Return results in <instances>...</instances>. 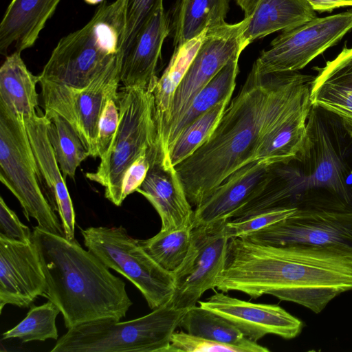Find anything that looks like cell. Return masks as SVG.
<instances>
[{"label": "cell", "mask_w": 352, "mask_h": 352, "mask_svg": "<svg viewBox=\"0 0 352 352\" xmlns=\"http://www.w3.org/2000/svg\"><path fill=\"white\" fill-rule=\"evenodd\" d=\"M314 78L298 71L261 74L252 65L209 138L175 166L192 206L199 205L228 176L252 162L271 131L311 111Z\"/></svg>", "instance_id": "1"}, {"label": "cell", "mask_w": 352, "mask_h": 352, "mask_svg": "<svg viewBox=\"0 0 352 352\" xmlns=\"http://www.w3.org/2000/svg\"><path fill=\"white\" fill-rule=\"evenodd\" d=\"M215 288L252 299L270 294L319 314L334 298L352 289V250L232 238Z\"/></svg>", "instance_id": "2"}, {"label": "cell", "mask_w": 352, "mask_h": 352, "mask_svg": "<svg viewBox=\"0 0 352 352\" xmlns=\"http://www.w3.org/2000/svg\"><path fill=\"white\" fill-rule=\"evenodd\" d=\"M277 208L352 212V126L312 105L300 150L272 164L261 190L233 215Z\"/></svg>", "instance_id": "3"}, {"label": "cell", "mask_w": 352, "mask_h": 352, "mask_svg": "<svg viewBox=\"0 0 352 352\" xmlns=\"http://www.w3.org/2000/svg\"><path fill=\"white\" fill-rule=\"evenodd\" d=\"M32 241L47 287L43 295L56 305L66 328L102 320H120L133 305L125 283L76 239L34 227Z\"/></svg>", "instance_id": "4"}, {"label": "cell", "mask_w": 352, "mask_h": 352, "mask_svg": "<svg viewBox=\"0 0 352 352\" xmlns=\"http://www.w3.org/2000/svg\"><path fill=\"white\" fill-rule=\"evenodd\" d=\"M124 32L121 0L102 1L85 25L60 38L40 80L85 88L108 69L122 65Z\"/></svg>", "instance_id": "5"}, {"label": "cell", "mask_w": 352, "mask_h": 352, "mask_svg": "<svg viewBox=\"0 0 352 352\" xmlns=\"http://www.w3.org/2000/svg\"><path fill=\"white\" fill-rule=\"evenodd\" d=\"M187 309L171 300L125 322L94 320L68 329L52 352H168L170 339Z\"/></svg>", "instance_id": "6"}, {"label": "cell", "mask_w": 352, "mask_h": 352, "mask_svg": "<svg viewBox=\"0 0 352 352\" xmlns=\"http://www.w3.org/2000/svg\"><path fill=\"white\" fill-rule=\"evenodd\" d=\"M120 91L117 131L96 170L85 175L89 180L104 186L105 197L117 206L124 201L122 185L128 168L148 149L157 148L153 91L124 87Z\"/></svg>", "instance_id": "7"}, {"label": "cell", "mask_w": 352, "mask_h": 352, "mask_svg": "<svg viewBox=\"0 0 352 352\" xmlns=\"http://www.w3.org/2000/svg\"><path fill=\"white\" fill-rule=\"evenodd\" d=\"M0 179L19 201L25 217L46 232L64 236L47 195L24 121L0 103Z\"/></svg>", "instance_id": "8"}, {"label": "cell", "mask_w": 352, "mask_h": 352, "mask_svg": "<svg viewBox=\"0 0 352 352\" xmlns=\"http://www.w3.org/2000/svg\"><path fill=\"white\" fill-rule=\"evenodd\" d=\"M80 232L87 250L131 282L150 309H155L171 300L174 272L157 263L124 227H89Z\"/></svg>", "instance_id": "9"}, {"label": "cell", "mask_w": 352, "mask_h": 352, "mask_svg": "<svg viewBox=\"0 0 352 352\" xmlns=\"http://www.w3.org/2000/svg\"><path fill=\"white\" fill-rule=\"evenodd\" d=\"M250 16L236 23H224L206 32L203 41L174 93L168 114L157 135L158 155L170 163L167 143L169 136L197 94L233 57L245 48L243 33Z\"/></svg>", "instance_id": "10"}, {"label": "cell", "mask_w": 352, "mask_h": 352, "mask_svg": "<svg viewBox=\"0 0 352 352\" xmlns=\"http://www.w3.org/2000/svg\"><path fill=\"white\" fill-rule=\"evenodd\" d=\"M352 29V10L311 20L283 30L263 50L253 66L261 74L296 72L329 47L336 45Z\"/></svg>", "instance_id": "11"}, {"label": "cell", "mask_w": 352, "mask_h": 352, "mask_svg": "<svg viewBox=\"0 0 352 352\" xmlns=\"http://www.w3.org/2000/svg\"><path fill=\"white\" fill-rule=\"evenodd\" d=\"M121 65L113 66L77 89L40 80L45 111H54L66 119L78 132L89 157H98L96 140L99 122L107 99L118 92Z\"/></svg>", "instance_id": "12"}, {"label": "cell", "mask_w": 352, "mask_h": 352, "mask_svg": "<svg viewBox=\"0 0 352 352\" xmlns=\"http://www.w3.org/2000/svg\"><path fill=\"white\" fill-rule=\"evenodd\" d=\"M227 221L192 226L187 254L174 272L175 292L170 300L175 308L188 309L196 305L205 292L215 289L230 239Z\"/></svg>", "instance_id": "13"}, {"label": "cell", "mask_w": 352, "mask_h": 352, "mask_svg": "<svg viewBox=\"0 0 352 352\" xmlns=\"http://www.w3.org/2000/svg\"><path fill=\"white\" fill-rule=\"evenodd\" d=\"M243 238L274 245L335 246L352 250V212L297 210Z\"/></svg>", "instance_id": "14"}, {"label": "cell", "mask_w": 352, "mask_h": 352, "mask_svg": "<svg viewBox=\"0 0 352 352\" xmlns=\"http://www.w3.org/2000/svg\"><path fill=\"white\" fill-rule=\"evenodd\" d=\"M199 305L234 325L248 340L256 342L267 334L289 340L298 336L303 323L278 305L242 300L215 292Z\"/></svg>", "instance_id": "15"}, {"label": "cell", "mask_w": 352, "mask_h": 352, "mask_svg": "<svg viewBox=\"0 0 352 352\" xmlns=\"http://www.w3.org/2000/svg\"><path fill=\"white\" fill-rule=\"evenodd\" d=\"M47 287L32 241L22 243L0 234V310L6 305L30 306Z\"/></svg>", "instance_id": "16"}, {"label": "cell", "mask_w": 352, "mask_h": 352, "mask_svg": "<svg viewBox=\"0 0 352 352\" xmlns=\"http://www.w3.org/2000/svg\"><path fill=\"white\" fill-rule=\"evenodd\" d=\"M163 1L146 18L124 52L120 70V82L124 87L154 90L159 78L156 69L162 45L170 31Z\"/></svg>", "instance_id": "17"}, {"label": "cell", "mask_w": 352, "mask_h": 352, "mask_svg": "<svg viewBox=\"0 0 352 352\" xmlns=\"http://www.w3.org/2000/svg\"><path fill=\"white\" fill-rule=\"evenodd\" d=\"M271 163L252 161L242 166L219 185L194 210L192 226L232 219L267 180Z\"/></svg>", "instance_id": "18"}, {"label": "cell", "mask_w": 352, "mask_h": 352, "mask_svg": "<svg viewBox=\"0 0 352 352\" xmlns=\"http://www.w3.org/2000/svg\"><path fill=\"white\" fill-rule=\"evenodd\" d=\"M38 112L23 121L46 189L50 192L49 201L58 213L65 236L74 240L76 214L73 203L47 136V118L44 113Z\"/></svg>", "instance_id": "19"}, {"label": "cell", "mask_w": 352, "mask_h": 352, "mask_svg": "<svg viewBox=\"0 0 352 352\" xmlns=\"http://www.w3.org/2000/svg\"><path fill=\"white\" fill-rule=\"evenodd\" d=\"M136 192L153 206L161 219V230L192 225L194 210L181 179L173 165L156 160Z\"/></svg>", "instance_id": "20"}, {"label": "cell", "mask_w": 352, "mask_h": 352, "mask_svg": "<svg viewBox=\"0 0 352 352\" xmlns=\"http://www.w3.org/2000/svg\"><path fill=\"white\" fill-rule=\"evenodd\" d=\"M60 0H12L0 23V52H22L35 44Z\"/></svg>", "instance_id": "21"}, {"label": "cell", "mask_w": 352, "mask_h": 352, "mask_svg": "<svg viewBox=\"0 0 352 352\" xmlns=\"http://www.w3.org/2000/svg\"><path fill=\"white\" fill-rule=\"evenodd\" d=\"M317 69L310 93L312 105L336 114L352 126V47H344Z\"/></svg>", "instance_id": "22"}, {"label": "cell", "mask_w": 352, "mask_h": 352, "mask_svg": "<svg viewBox=\"0 0 352 352\" xmlns=\"http://www.w3.org/2000/svg\"><path fill=\"white\" fill-rule=\"evenodd\" d=\"M40 77L34 75L14 51L7 55L0 68V103L23 120L36 116L38 107L36 84Z\"/></svg>", "instance_id": "23"}, {"label": "cell", "mask_w": 352, "mask_h": 352, "mask_svg": "<svg viewBox=\"0 0 352 352\" xmlns=\"http://www.w3.org/2000/svg\"><path fill=\"white\" fill-rule=\"evenodd\" d=\"M315 17L307 0H260L243 33V43L246 47L257 38L294 28Z\"/></svg>", "instance_id": "24"}, {"label": "cell", "mask_w": 352, "mask_h": 352, "mask_svg": "<svg viewBox=\"0 0 352 352\" xmlns=\"http://www.w3.org/2000/svg\"><path fill=\"white\" fill-rule=\"evenodd\" d=\"M229 3L230 0H180L174 21L175 48L224 23Z\"/></svg>", "instance_id": "25"}, {"label": "cell", "mask_w": 352, "mask_h": 352, "mask_svg": "<svg viewBox=\"0 0 352 352\" xmlns=\"http://www.w3.org/2000/svg\"><path fill=\"white\" fill-rule=\"evenodd\" d=\"M179 327L194 336L240 347L244 352L270 351L256 342L246 338L239 329L221 316L199 305L187 309Z\"/></svg>", "instance_id": "26"}, {"label": "cell", "mask_w": 352, "mask_h": 352, "mask_svg": "<svg viewBox=\"0 0 352 352\" xmlns=\"http://www.w3.org/2000/svg\"><path fill=\"white\" fill-rule=\"evenodd\" d=\"M239 56H234L230 60L194 98L188 109L169 136L167 143L168 155L172 146L189 125L220 102L231 98L239 71Z\"/></svg>", "instance_id": "27"}, {"label": "cell", "mask_w": 352, "mask_h": 352, "mask_svg": "<svg viewBox=\"0 0 352 352\" xmlns=\"http://www.w3.org/2000/svg\"><path fill=\"white\" fill-rule=\"evenodd\" d=\"M206 31L182 46L175 47L167 67L157 80L153 91L157 135L168 114L175 89L201 45Z\"/></svg>", "instance_id": "28"}, {"label": "cell", "mask_w": 352, "mask_h": 352, "mask_svg": "<svg viewBox=\"0 0 352 352\" xmlns=\"http://www.w3.org/2000/svg\"><path fill=\"white\" fill-rule=\"evenodd\" d=\"M47 136L65 179H74L80 164L89 154L78 132L63 117L52 111H45Z\"/></svg>", "instance_id": "29"}, {"label": "cell", "mask_w": 352, "mask_h": 352, "mask_svg": "<svg viewBox=\"0 0 352 352\" xmlns=\"http://www.w3.org/2000/svg\"><path fill=\"white\" fill-rule=\"evenodd\" d=\"M192 225L172 230H160L151 238L140 240L146 252L162 267L174 272L188 251Z\"/></svg>", "instance_id": "30"}, {"label": "cell", "mask_w": 352, "mask_h": 352, "mask_svg": "<svg viewBox=\"0 0 352 352\" xmlns=\"http://www.w3.org/2000/svg\"><path fill=\"white\" fill-rule=\"evenodd\" d=\"M230 98H227L197 118L179 136L169 151V160L175 166L191 155L211 135Z\"/></svg>", "instance_id": "31"}, {"label": "cell", "mask_w": 352, "mask_h": 352, "mask_svg": "<svg viewBox=\"0 0 352 352\" xmlns=\"http://www.w3.org/2000/svg\"><path fill=\"white\" fill-rule=\"evenodd\" d=\"M60 312L50 300L39 306L33 305L22 321L2 334V340L19 338L22 342L57 340L56 318Z\"/></svg>", "instance_id": "32"}, {"label": "cell", "mask_w": 352, "mask_h": 352, "mask_svg": "<svg viewBox=\"0 0 352 352\" xmlns=\"http://www.w3.org/2000/svg\"><path fill=\"white\" fill-rule=\"evenodd\" d=\"M296 210L295 208H277L245 218L231 219L226 223V232L230 239L243 238L283 220Z\"/></svg>", "instance_id": "33"}, {"label": "cell", "mask_w": 352, "mask_h": 352, "mask_svg": "<svg viewBox=\"0 0 352 352\" xmlns=\"http://www.w3.org/2000/svg\"><path fill=\"white\" fill-rule=\"evenodd\" d=\"M162 0H121L124 19L123 54L146 18Z\"/></svg>", "instance_id": "34"}, {"label": "cell", "mask_w": 352, "mask_h": 352, "mask_svg": "<svg viewBox=\"0 0 352 352\" xmlns=\"http://www.w3.org/2000/svg\"><path fill=\"white\" fill-rule=\"evenodd\" d=\"M168 352H244L238 346L217 342L184 331H175Z\"/></svg>", "instance_id": "35"}, {"label": "cell", "mask_w": 352, "mask_h": 352, "mask_svg": "<svg viewBox=\"0 0 352 352\" xmlns=\"http://www.w3.org/2000/svg\"><path fill=\"white\" fill-rule=\"evenodd\" d=\"M118 94V91L113 93L107 99L100 117L96 140L98 155L100 158L107 153L118 127L120 111Z\"/></svg>", "instance_id": "36"}, {"label": "cell", "mask_w": 352, "mask_h": 352, "mask_svg": "<svg viewBox=\"0 0 352 352\" xmlns=\"http://www.w3.org/2000/svg\"><path fill=\"white\" fill-rule=\"evenodd\" d=\"M158 159L156 148L148 149L140 155L128 168L124 174L122 185V198L136 192L144 182L152 164Z\"/></svg>", "instance_id": "37"}, {"label": "cell", "mask_w": 352, "mask_h": 352, "mask_svg": "<svg viewBox=\"0 0 352 352\" xmlns=\"http://www.w3.org/2000/svg\"><path fill=\"white\" fill-rule=\"evenodd\" d=\"M0 234L16 241L32 242V232L19 220L2 197H0Z\"/></svg>", "instance_id": "38"}, {"label": "cell", "mask_w": 352, "mask_h": 352, "mask_svg": "<svg viewBox=\"0 0 352 352\" xmlns=\"http://www.w3.org/2000/svg\"><path fill=\"white\" fill-rule=\"evenodd\" d=\"M314 10L331 11L335 8L352 6V0H307Z\"/></svg>", "instance_id": "39"}, {"label": "cell", "mask_w": 352, "mask_h": 352, "mask_svg": "<svg viewBox=\"0 0 352 352\" xmlns=\"http://www.w3.org/2000/svg\"><path fill=\"white\" fill-rule=\"evenodd\" d=\"M244 12L245 17L252 14L260 0H235Z\"/></svg>", "instance_id": "40"}, {"label": "cell", "mask_w": 352, "mask_h": 352, "mask_svg": "<svg viewBox=\"0 0 352 352\" xmlns=\"http://www.w3.org/2000/svg\"><path fill=\"white\" fill-rule=\"evenodd\" d=\"M87 3L89 4H96L98 2L102 1L103 0H85Z\"/></svg>", "instance_id": "41"}]
</instances>
